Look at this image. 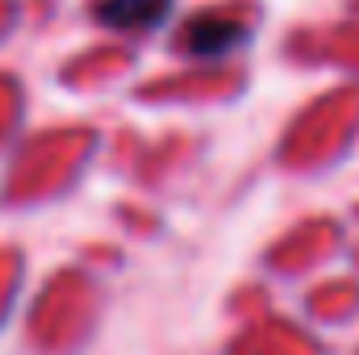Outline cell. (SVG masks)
<instances>
[{
	"mask_svg": "<svg viewBox=\"0 0 359 355\" xmlns=\"http://www.w3.org/2000/svg\"><path fill=\"white\" fill-rule=\"evenodd\" d=\"M243 38H247V25L243 21H230V17H196V21L184 25V46L196 59L230 55Z\"/></svg>",
	"mask_w": 359,
	"mask_h": 355,
	"instance_id": "cell-1",
	"label": "cell"
},
{
	"mask_svg": "<svg viewBox=\"0 0 359 355\" xmlns=\"http://www.w3.org/2000/svg\"><path fill=\"white\" fill-rule=\"evenodd\" d=\"M172 13V0H96V21L109 29H151Z\"/></svg>",
	"mask_w": 359,
	"mask_h": 355,
	"instance_id": "cell-2",
	"label": "cell"
}]
</instances>
